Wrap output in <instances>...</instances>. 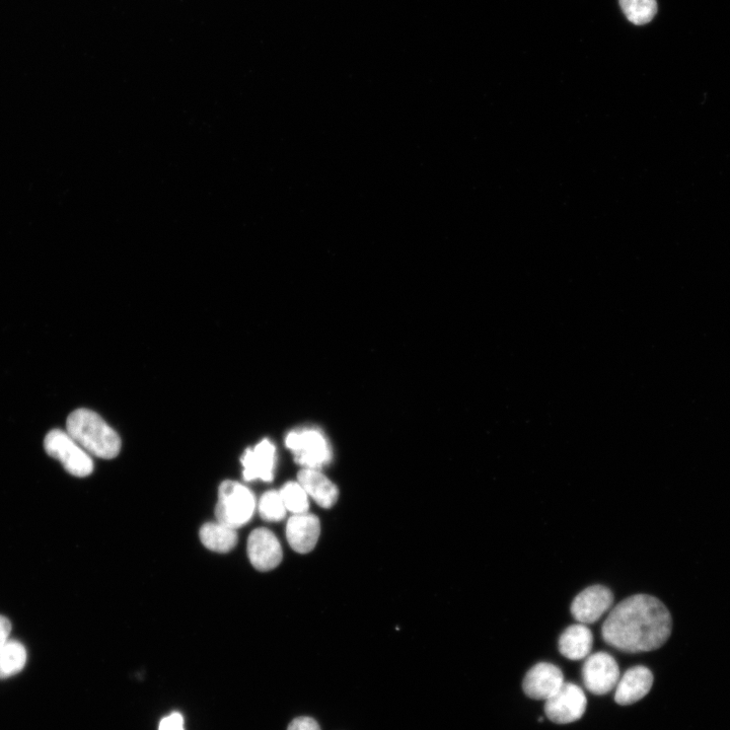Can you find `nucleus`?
<instances>
[{"instance_id": "obj_18", "label": "nucleus", "mask_w": 730, "mask_h": 730, "mask_svg": "<svg viewBox=\"0 0 730 730\" xmlns=\"http://www.w3.org/2000/svg\"><path fill=\"white\" fill-rule=\"evenodd\" d=\"M279 492L287 511L294 515L308 513L310 496L299 482H288Z\"/></svg>"}, {"instance_id": "obj_20", "label": "nucleus", "mask_w": 730, "mask_h": 730, "mask_svg": "<svg viewBox=\"0 0 730 730\" xmlns=\"http://www.w3.org/2000/svg\"><path fill=\"white\" fill-rule=\"evenodd\" d=\"M258 509L261 518L267 522H280L287 513L279 491H268L263 494Z\"/></svg>"}, {"instance_id": "obj_22", "label": "nucleus", "mask_w": 730, "mask_h": 730, "mask_svg": "<svg viewBox=\"0 0 730 730\" xmlns=\"http://www.w3.org/2000/svg\"><path fill=\"white\" fill-rule=\"evenodd\" d=\"M159 730H185L183 716L178 712H174L163 718Z\"/></svg>"}, {"instance_id": "obj_5", "label": "nucleus", "mask_w": 730, "mask_h": 730, "mask_svg": "<svg viewBox=\"0 0 730 730\" xmlns=\"http://www.w3.org/2000/svg\"><path fill=\"white\" fill-rule=\"evenodd\" d=\"M285 445L305 469L320 470L332 460V451L325 435L317 429L291 431Z\"/></svg>"}, {"instance_id": "obj_4", "label": "nucleus", "mask_w": 730, "mask_h": 730, "mask_svg": "<svg viewBox=\"0 0 730 730\" xmlns=\"http://www.w3.org/2000/svg\"><path fill=\"white\" fill-rule=\"evenodd\" d=\"M44 449L48 456L62 464L72 476L86 478L94 471V462L67 431L51 430L45 437Z\"/></svg>"}, {"instance_id": "obj_19", "label": "nucleus", "mask_w": 730, "mask_h": 730, "mask_svg": "<svg viewBox=\"0 0 730 730\" xmlns=\"http://www.w3.org/2000/svg\"><path fill=\"white\" fill-rule=\"evenodd\" d=\"M620 6L634 25L648 24L657 13L656 0H620Z\"/></svg>"}, {"instance_id": "obj_21", "label": "nucleus", "mask_w": 730, "mask_h": 730, "mask_svg": "<svg viewBox=\"0 0 730 730\" xmlns=\"http://www.w3.org/2000/svg\"><path fill=\"white\" fill-rule=\"evenodd\" d=\"M287 730H321V727L314 718L302 716L292 720Z\"/></svg>"}, {"instance_id": "obj_10", "label": "nucleus", "mask_w": 730, "mask_h": 730, "mask_svg": "<svg viewBox=\"0 0 730 730\" xmlns=\"http://www.w3.org/2000/svg\"><path fill=\"white\" fill-rule=\"evenodd\" d=\"M561 670L548 663H540L526 675L523 688L528 697L534 700H548L564 684Z\"/></svg>"}, {"instance_id": "obj_11", "label": "nucleus", "mask_w": 730, "mask_h": 730, "mask_svg": "<svg viewBox=\"0 0 730 730\" xmlns=\"http://www.w3.org/2000/svg\"><path fill=\"white\" fill-rule=\"evenodd\" d=\"M320 534L319 519L309 513L292 516L286 525L288 544L301 554H307L316 547Z\"/></svg>"}, {"instance_id": "obj_16", "label": "nucleus", "mask_w": 730, "mask_h": 730, "mask_svg": "<svg viewBox=\"0 0 730 730\" xmlns=\"http://www.w3.org/2000/svg\"><path fill=\"white\" fill-rule=\"evenodd\" d=\"M199 537L208 550L217 553L231 552L238 544L236 530L218 522L202 526Z\"/></svg>"}, {"instance_id": "obj_3", "label": "nucleus", "mask_w": 730, "mask_h": 730, "mask_svg": "<svg viewBox=\"0 0 730 730\" xmlns=\"http://www.w3.org/2000/svg\"><path fill=\"white\" fill-rule=\"evenodd\" d=\"M255 509V496L243 484L228 480L219 487L218 502L215 507L218 523L237 530L251 521Z\"/></svg>"}, {"instance_id": "obj_1", "label": "nucleus", "mask_w": 730, "mask_h": 730, "mask_svg": "<svg viewBox=\"0 0 730 730\" xmlns=\"http://www.w3.org/2000/svg\"><path fill=\"white\" fill-rule=\"evenodd\" d=\"M672 630V615L659 599L635 595L611 611L603 624L602 636L620 651L641 653L662 647Z\"/></svg>"}, {"instance_id": "obj_2", "label": "nucleus", "mask_w": 730, "mask_h": 730, "mask_svg": "<svg viewBox=\"0 0 730 730\" xmlns=\"http://www.w3.org/2000/svg\"><path fill=\"white\" fill-rule=\"evenodd\" d=\"M66 431L90 455L111 460L120 453V436L92 410L78 409L72 412L67 418Z\"/></svg>"}, {"instance_id": "obj_12", "label": "nucleus", "mask_w": 730, "mask_h": 730, "mask_svg": "<svg viewBox=\"0 0 730 730\" xmlns=\"http://www.w3.org/2000/svg\"><path fill=\"white\" fill-rule=\"evenodd\" d=\"M243 476L246 481L271 482L274 477L276 449L269 440H263L254 449H248L242 457Z\"/></svg>"}, {"instance_id": "obj_14", "label": "nucleus", "mask_w": 730, "mask_h": 730, "mask_svg": "<svg viewBox=\"0 0 730 730\" xmlns=\"http://www.w3.org/2000/svg\"><path fill=\"white\" fill-rule=\"evenodd\" d=\"M594 645V635L583 624L568 627L559 638V651L570 661L587 659Z\"/></svg>"}, {"instance_id": "obj_6", "label": "nucleus", "mask_w": 730, "mask_h": 730, "mask_svg": "<svg viewBox=\"0 0 730 730\" xmlns=\"http://www.w3.org/2000/svg\"><path fill=\"white\" fill-rule=\"evenodd\" d=\"M620 669L614 657L606 652L589 655L582 667L584 686L594 695L603 696L612 692L619 680Z\"/></svg>"}, {"instance_id": "obj_15", "label": "nucleus", "mask_w": 730, "mask_h": 730, "mask_svg": "<svg viewBox=\"0 0 730 730\" xmlns=\"http://www.w3.org/2000/svg\"><path fill=\"white\" fill-rule=\"evenodd\" d=\"M298 482L323 508L333 507L338 500V488L319 470L303 469L298 475Z\"/></svg>"}, {"instance_id": "obj_7", "label": "nucleus", "mask_w": 730, "mask_h": 730, "mask_svg": "<svg viewBox=\"0 0 730 730\" xmlns=\"http://www.w3.org/2000/svg\"><path fill=\"white\" fill-rule=\"evenodd\" d=\"M587 697L583 690L572 683L563 686L545 704L547 717L557 724H568L579 720L587 710Z\"/></svg>"}, {"instance_id": "obj_17", "label": "nucleus", "mask_w": 730, "mask_h": 730, "mask_svg": "<svg viewBox=\"0 0 730 730\" xmlns=\"http://www.w3.org/2000/svg\"><path fill=\"white\" fill-rule=\"evenodd\" d=\"M28 653L19 641L10 640L0 651V680L10 679L20 674L26 667Z\"/></svg>"}, {"instance_id": "obj_23", "label": "nucleus", "mask_w": 730, "mask_h": 730, "mask_svg": "<svg viewBox=\"0 0 730 730\" xmlns=\"http://www.w3.org/2000/svg\"><path fill=\"white\" fill-rule=\"evenodd\" d=\"M11 632H12L11 621L4 616H0V651H2L3 648L10 641Z\"/></svg>"}, {"instance_id": "obj_8", "label": "nucleus", "mask_w": 730, "mask_h": 730, "mask_svg": "<svg viewBox=\"0 0 730 730\" xmlns=\"http://www.w3.org/2000/svg\"><path fill=\"white\" fill-rule=\"evenodd\" d=\"M614 595L604 586H594L581 592L571 604V614L580 624L599 621L611 609Z\"/></svg>"}, {"instance_id": "obj_9", "label": "nucleus", "mask_w": 730, "mask_h": 730, "mask_svg": "<svg viewBox=\"0 0 730 730\" xmlns=\"http://www.w3.org/2000/svg\"><path fill=\"white\" fill-rule=\"evenodd\" d=\"M247 550L252 565L262 572L276 568L283 558L280 542L271 531L264 528L251 533Z\"/></svg>"}, {"instance_id": "obj_13", "label": "nucleus", "mask_w": 730, "mask_h": 730, "mask_svg": "<svg viewBox=\"0 0 730 730\" xmlns=\"http://www.w3.org/2000/svg\"><path fill=\"white\" fill-rule=\"evenodd\" d=\"M653 675L649 669L637 666L629 669L616 686L615 701L627 706L643 699L651 690Z\"/></svg>"}]
</instances>
